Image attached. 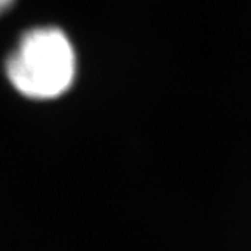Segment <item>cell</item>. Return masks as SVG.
<instances>
[{
	"label": "cell",
	"mask_w": 251,
	"mask_h": 251,
	"mask_svg": "<svg viewBox=\"0 0 251 251\" xmlns=\"http://www.w3.org/2000/svg\"><path fill=\"white\" fill-rule=\"evenodd\" d=\"M77 72L75 51L56 26L35 28L21 37L5 65L9 82L30 100H54L67 93Z\"/></svg>",
	"instance_id": "obj_1"
},
{
	"label": "cell",
	"mask_w": 251,
	"mask_h": 251,
	"mask_svg": "<svg viewBox=\"0 0 251 251\" xmlns=\"http://www.w3.org/2000/svg\"><path fill=\"white\" fill-rule=\"evenodd\" d=\"M12 4H14V0H0V14L4 11H7Z\"/></svg>",
	"instance_id": "obj_2"
}]
</instances>
